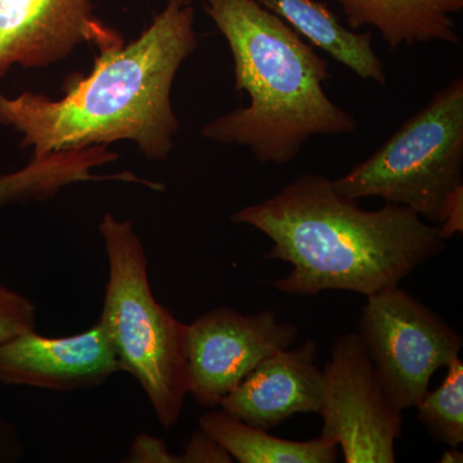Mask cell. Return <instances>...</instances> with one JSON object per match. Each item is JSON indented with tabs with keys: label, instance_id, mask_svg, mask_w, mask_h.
<instances>
[{
	"label": "cell",
	"instance_id": "obj_3",
	"mask_svg": "<svg viewBox=\"0 0 463 463\" xmlns=\"http://www.w3.org/2000/svg\"><path fill=\"white\" fill-rule=\"evenodd\" d=\"M207 16L233 57L234 90L246 108L203 125V136L286 165L316 136L353 134L358 121L328 99V63L291 25L255 0H205Z\"/></svg>",
	"mask_w": 463,
	"mask_h": 463
},
{
	"label": "cell",
	"instance_id": "obj_9",
	"mask_svg": "<svg viewBox=\"0 0 463 463\" xmlns=\"http://www.w3.org/2000/svg\"><path fill=\"white\" fill-rule=\"evenodd\" d=\"M84 44L99 52L124 45L120 33L94 14L91 0H0V78L16 65H56Z\"/></svg>",
	"mask_w": 463,
	"mask_h": 463
},
{
	"label": "cell",
	"instance_id": "obj_17",
	"mask_svg": "<svg viewBox=\"0 0 463 463\" xmlns=\"http://www.w3.org/2000/svg\"><path fill=\"white\" fill-rule=\"evenodd\" d=\"M35 327V304L29 298L0 285V344Z\"/></svg>",
	"mask_w": 463,
	"mask_h": 463
},
{
	"label": "cell",
	"instance_id": "obj_13",
	"mask_svg": "<svg viewBox=\"0 0 463 463\" xmlns=\"http://www.w3.org/2000/svg\"><path fill=\"white\" fill-rule=\"evenodd\" d=\"M192 5L194 0H181ZM294 27L301 36L334 57L362 80L388 83L385 67L373 48V33H358L340 23L327 5L317 0H255Z\"/></svg>",
	"mask_w": 463,
	"mask_h": 463
},
{
	"label": "cell",
	"instance_id": "obj_20",
	"mask_svg": "<svg viewBox=\"0 0 463 463\" xmlns=\"http://www.w3.org/2000/svg\"><path fill=\"white\" fill-rule=\"evenodd\" d=\"M24 448L14 426L0 420V462H14L23 457Z\"/></svg>",
	"mask_w": 463,
	"mask_h": 463
},
{
	"label": "cell",
	"instance_id": "obj_2",
	"mask_svg": "<svg viewBox=\"0 0 463 463\" xmlns=\"http://www.w3.org/2000/svg\"><path fill=\"white\" fill-rule=\"evenodd\" d=\"M231 221L272 240L265 260L292 267L274 288L298 297L328 289L370 297L399 286L446 245L440 225L410 207L388 203L362 209L317 174L298 176L273 197L237 210Z\"/></svg>",
	"mask_w": 463,
	"mask_h": 463
},
{
	"label": "cell",
	"instance_id": "obj_14",
	"mask_svg": "<svg viewBox=\"0 0 463 463\" xmlns=\"http://www.w3.org/2000/svg\"><path fill=\"white\" fill-rule=\"evenodd\" d=\"M199 423L201 430L240 463H332L339 457V446L334 441L322 437L307 441L273 437L223 410L203 414Z\"/></svg>",
	"mask_w": 463,
	"mask_h": 463
},
{
	"label": "cell",
	"instance_id": "obj_7",
	"mask_svg": "<svg viewBox=\"0 0 463 463\" xmlns=\"http://www.w3.org/2000/svg\"><path fill=\"white\" fill-rule=\"evenodd\" d=\"M321 437L346 463H394L403 416L383 392L358 332L339 335L322 370Z\"/></svg>",
	"mask_w": 463,
	"mask_h": 463
},
{
	"label": "cell",
	"instance_id": "obj_16",
	"mask_svg": "<svg viewBox=\"0 0 463 463\" xmlns=\"http://www.w3.org/2000/svg\"><path fill=\"white\" fill-rule=\"evenodd\" d=\"M417 417L432 438L449 447L463 441V364L456 358L448 364L443 383L428 392L416 405Z\"/></svg>",
	"mask_w": 463,
	"mask_h": 463
},
{
	"label": "cell",
	"instance_id": "obj_4",
	"mask_svg": "<svg viewBox=\"0 0 463 463\" xmlns=\"http://www.w3.org/2000/svg\"><path fill=\"white\" fill-rule=\"evenodd\" d=\"M99 233L109 263L99 321L121 368L138 381L157 421L170 430L190 394L188 325L155 298L147 255L132 222L108 213Z\"/></svg>",
	"mask_w": 463,
	"mask_h": 463
},
{
	"label": "cell",
	"instance_id": "obj_1",
	"mask_svg": "<svg viewBox=\"0 0 463 463\" xmlns=\"http://www.w3.org/2000/svg\"><path fill=\"white\" fill-rule=\"evenodd\" d=\"M197 45L194 7L167 0L138 39L99 52L90 74L69 76L60 99L0 94V124L33 156L129 141L149 160H166L181 129L174 80Z\"/></svg>",
	"mask_w": 463,
	"mask_h": 463
},
{
	"label": "cell",
	"instance_id": "obj_18",
	"mask_svg": "<svg viewBox=\"0 0 463 463\" xmlns=\"http://www.w3.org/2000/svg\"><path fill=\"white\" fill-rule=\"evenodd\" d=\"M181 463H231L233 458L218 441L203 430L192 434L184 452L179 455Z\"/></svg>",
	"mask_w": 463,
	"mask_h": 463
},
{
	"label": "cell",
	"instance_id": "obj_11",
	"mask_svg": "<svg viewBox=\"0 0 463 463\" xmlns=\"http://www.w3.org/2000/svg\"><path fill=\"white\" fill-rule=\"evenodd\" d=\"M318 344L288 347L268 356L219 407L254 428H276L297 413L319 412L322 371L317 365Z\"/></svg>",
	"mask_w": 463,
	"mask_h": 463
},
{
	"label": "cell",
	"instance_id": "obj_19",
	"mask_svg": "<svg viewBox=\"0 0 463 463\" xmlns=\"http://www.w3.org/2000/svg\"><path fill=\"white\" fill-rule=\"evenodd\" d=\"M124 462L128 463H181L179 455H174L163 439L142 432L134 438Z\"/></svg>",
	"mask_w": 463,
	"mask_h": 463
},
{
	"label": "cell",
	"instance_id": "obj_15",
	"mask_svg": "<svg viewBox=\"0 0 463 463\" xmlns=\"http://www.w3.org/2000/svg\"><path fill=\"white\" fill-rule=\"evenodd\" d=\"M84 179V163L76 152L58 151L33 156L23 169L0 176V207L51 200L63 188Z\"/></svg>",
	"mask_w": 463,
	"mask_h": 463
},
{
	"label": "cell",
	"instance_id": "obj_5",
	"mask_svg": "<svg viewBox=\"0 0 463 463\" xmlns=\"http://www.w3.org/2000/svg\"><path fill=\"white\" fill-rule=\"evenodd\" d=\"M463 80L457 78L408 118L374 154L334 182L347 199L380 197L440 221L462 190Z\"/></svg>",
	"mask_w": 463,
	"mask_h": 463
},
{
	"label": "cell",
	"instance_id": "obj_8",
	"mask_svg": "<svg viewBox=\"0 0 463 463\" xmlns=\"http://www.w3.org/2000/svg\"><path fill=\"white\" fill-rule=\"evenodd\" d=\"M298 336L297 326L279 322L273 310H210L188 325L190 394L201 407H218L261 361L294 346Z\"/></svg>",
	"mask_w": 463,
	"mask_h": 463
},
{
	"label": "cell",
	"instance_id": "obj_21",
	"mask_svg": "<svg viewBox=\"0 0 463 463\" xmlns=\"http://www.w3.org/2000/svg\"><path fill=\"white\" fill-rule=\"evenodd\" d=\"M441 463H462L463 455L459 452L458 447H449L444 450L443 455L440 457Z\"/></svg>",
	"mask_w": 463,
	"mask_h": 463
},
{
	"label": "cell",
	"instance_id": "obj_6",
	"mask_svg": "<svg viewBox=\"0 0 463 463\" xmlns=\"http://www.w3.org/2000/svg\"><path fill=\"white\" fill-rule=\"evenodd\" d=\"M365 298L358 335L383 392L399 411L416 407L439 368L458 358L462 337L399 286Z\"/></svg>",
	"mask_w": 463,
	"mask_h": 463
},
{
	"label": "cell",
	"instance_id": "obj_10",
	"mask_svg": "<svg viewBox=\"0 0 463 463\" xmlns=\"http://www.w3.org/2000/svg\"><path fill=\"white\" fill-rule=\"evenodd\" d=\"M121 371L99 319L72 336L47 337L32 330L0 344L3 385L74 392L99 388Z\"/></svg>",
	"mask_w": 463,
	"mask_h": 463
},
{
	"label": "cell",
	"instance_id": "obj_12",
	"mask_svg": "<svg viewBox=\"0 0 463 463\" xmlns=\"http://www.w3.org/2000/svg\"><path fill=\"white\" fill-rule=\"evenodd\" d=\"M350 30L371 26L392 50L429 42L459 45L453 14L463 0H335Z\"/></svg>",
	"mask_w": 463,
	"mask_h": 463
}]
</instances>
